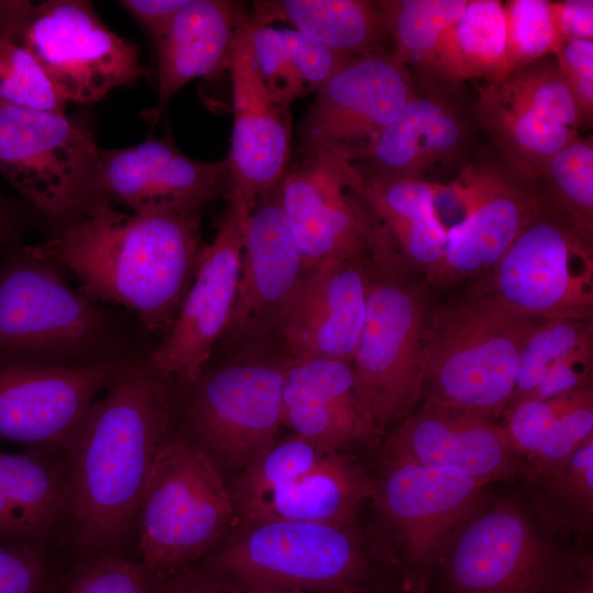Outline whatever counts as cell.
I'll list each match as a JSON object with an SVG mask.
<instances>
[{
	"instance_id": "836d02e7",
	"label": "cell",
	"mask_w": 593,
	"mask_h": 593,
	"mask_svg": "<svg viewBox=\"0 0 593 593\" xmlns=\"http://www.w3.org/2000/svg\"><path fill=\"white\" fill-rule=\"evenodd\" d=\"M545 204L593 243V138L578 136L544 166L537 179Z\"/></svg>"
},
{
	"instance_id": "f1b7e54d",
	"label": "cell",
	"mask_w": 593,
	"mask_h": 593,
	"mask_svg": "<svg viewBox=\"0 0 593 593\" xmlns=\"http://www.w3.org/2000/svg\"><path fill=\"white\" fill-rule=\"evenodd\" d=\"M374 489L359 465L339 451H328L307 474L266 497L244 517L345 527Z\"/></svg>"
},
{
	"instance_id": "ab89813d",
	"label": "cell",
	"mask_w": 593,
	"mask_h": 593,
	"mask_svg": "<svg viewBox=\"0 0 593 593\" xmlns=\"http://www.w3.org/2000/svg\"><path fill=\"white\" fill-rule=\"evenodd\" d=\"M439 184L413 178L360 179L358 191L389 232L432 211Z\"/></svg>"
},
{
	"instance_id": "f35d334b",
	"label": "cell",
	"mask_w": 593,
	"mask_h": 593,
	"mask_svg": "<svg viewBox=\"0 0 593 593\" xmlns=\"http://www.w3.org/2000/svg\"><path fill=\"white\" fill-rule=\"evenodd\" d=\"M159 573L119 552L86 558L83 564L48 593H154Z\"/></svg>"
},
{
	"instance_id": "bcb514c9",
	"label": "cell",
	"mask_w": 593,
	"mask_h": 593,
	"mask_svg": "<svg viewBox=\"0 0 593 593\" xmlns=\"http://www.w3.org/2000/svg\"><path fill=\"white\" fill-rule=\"evenodd\" d=\"M558 495L577 511L590 515L593 502V436L589 437L549 478Z\"/></svg>"
},
{
	"instance_id": "e0dca14e",
	"label": "cell",
	"mask_w": 593,
	"mask_h": 593,
	"mask_svg": "<svg viewBox=\"0 0 593 593\" xmlns=\"http://www.w3.org/2000/svg\"><path fill=\"white\" fill-rule=\"evenodd\" d=\"M415 92L392 53L348 57L316 91L299 125V158L347 159L393 121Z\"/></svg>"
},
{
	"instance_id": "d6986e66",
	"label": "cell",
	"mask_w": 593,
	"mask_h": 593,
	"mask_svg": "<svg viewBox=\"0 0 593 593\" xmlns=\"http://www.w3.org/2000/svg\"><path fill=\"white\" fill-rule=\"evenodd\" d=\"M483 484L461 472L391 456L374 493L418 577V589L481 505Z\"/></svg>"
},
{
	"instance_id": "484cf974",
	"label": "cell",
	"mask_w": 593,
	"mask_h": 593,
	"mask_svg": "<svg viewBox=\"0 0 593 593\" xmlns=\"http://www.w3.org/2000/svg\"><path fill=\"white\" fill-rule=\"evenodd\" d=\"M281 424L327 451L370 443L380 433L351 363L326 358L291 359L282 392Z\"/></svg>"
},
{
	"instance_id": "8992f818",
	"label": "cell",
	"mask_w": 593,
	"mask_h": 593,
	"mask_svg": "<svg viewBox=\"0 0 593 593\" xmlns=\"http://www.w3.org/2000/svg\"><path fill=\"white\" fill-rule=\"evenodd\" d=\"M0 34L36 58L67 102L92 104L149 76L138 45L107 26L88 1H0Z\"/></svg>"
},
{
	"instance_id": "4316f807",
	"label": "cell",
	"mask_w": 593,
	"mask_h": 593,
	"mask_svg": "<svg viewBox=\"0 0 593 593\" xmlns=\"http://www.w3.org/2000/svg\"><path fill=\"white\" fill-rule=\"evenodd\" d=\"M72 517L67 455L0 450V544L53 547L69 540Z\"/></svg>"
},
{
	"instance_id": "4fadbf2b",
	"label": "cell",
	"mask_w": 593,
	"mask_h": 593,
	"mask_svg": "<svg viewBox=\"0 0 593 593\" xmlns=\"http://www.w3.org/2000/svg\"><path fill=\"white\" fill-rule=\"evenodd\" d=\"M472 108L478 126L492 139L497 156L536 182L545 164L580 136L582 127L552 56L483 82Z\"/></svg>"
},
{
	"instance_id": "9c48e42d",
	"label": "cell",
	"mask_w": 593,
	"mask_h": 593,
	"mask_svg": "<svg viewBox=\"0 0 593 593\" xmlns=\"http://www.w3.org/2000/svg\"><path fill=\"white\" fill-rule=\"evenodd\" d=\"M444 593H567L573 566L518 506L479 508L438 567Z\"/></svg>"
},
{
	"instance_id": "277c9868",
	"label": "cell",
	"mask_w": 593,
	"mask_h": 593,
	"mask_svg": "<svg viewBox=\"0 0 593 593\" xmlns=\"http://www.w3.org/2000/svg\"><path fill=\"white\" fill-rule=\"evenodd\" d=\"M542 320L521 315L479 284L429 312L423 391L443 405L494 418L508 405L522 350Z\"/></svg>"
},
{
	"instance_id": "ee69618b",
	"label": "cell",
	"mask_w": 593,
	"mask_h": 593,
	"mask_svg": "<svg viewBox=\"0 0 593 593\" xmlns=\"http://www.w3.org/2000/svg\"><path fill=\"white\" fill-rule=\"evenodd\" d=\"M49 546L0 544V593H48Z\"/></svg>"
},
{
	"instance_id": "ba28073f",
	"label": "cell",
	"mask_w": 593,
	"mask_h": 593,
	"mask_svg": "<svg viewBox=\"0 0 593 593\" xmlns=\"http://www.w3.org/2000/svg\"><path fill=\"white\" fill-rule=\"evenodd\" d=\"M212 564L245 588L309 592L355 593L372 573L346 526L282 519L250 522Z\"/></svg>"
},
{
	"instance_id": "1f68e13d",
	"label": "cell",
	"mask_w": 593,
	"mask_h": 593,
	"mask_svg": "<svg viewBox=\"0 0 593 593\" xmlns=\"http://www.w3.org/2000/svg\"><path fill=\"white\" fill-rule=\"evenodd\" d=\"M253 56L271 97L284 109L316 92L348 58L295 30L258 24L251 35Z\"/></svg>"
},
{
	"instance_id": "d4e9b609",
	"label": "cell",
	"mask_w": 593,
	"mask_h": 593,
	"mask_svg": "<svg viewBox=\"0 0 593 593\" xmlns=\"http://www.w3.org/2000/svg\"><path fill=\"white\" fill-rule=\"evenodd\" d=\"M391 456L450 469L485 482L513 472L507 436L493 418L426 399L391 434Z\"/></svg>"
},
{
	"instance_id": "7a4b0ae2",
	"label": "cell",
	"mask_w": 593,
	"mask_h": 593,
	"mask_svg": "<svg viewBox=\"0 0 593 593\" xmlns=\"http://www.w3.org/2000/svg\"><path fill=\"white\" fill-rule=\"evenodd\" d=\"M97 400L67 454L72 495L69 541L85 558L118 552L163 447L171 411L148 357L122 368Z\"/></svg>"
},
{
	"instance_id": "83f0119b",
	"label": "cell",
	"mask_w": 593,
	"mask_h": 593,
	"mask_svg": "<svg viewBox=\"0 0 593 593\" xmlns=\"http://www.w3.org/2000/svg\"><path fill=\"white\" fill-rule=\"evenodd\" d=\"M250 16L245 4L228 0H189L154 42L157 59L156 120L170 99L197 78L228 68L242 29Z\"/></svg>"
},
{
	"instance_id": "f546056e",
	"label": "cell",
	"mask_w": 593,
	"mask_h": 593,
	"mask_svg": "<svg viewBox=\"0 0 593 593\" xmlns=\"http://www.w3.org/2000/svg\"><path fill=\"white\" fill-rule=\"evenodd\" d=\"M253 15L262 26L280 21L343 56L392 53L376 1H255Z\"/></svg>"
},
{
	"instance_id": "7c38bea8",
	"label": "cell",
	"mask_w": 593,
	"mask_h": 593,
	"mask_svg": "<svg viewBox=\"0 0 593 593\" xmlns=\"http://www.w3.org/2000/svg\"><path fill=\"white\" fill-rule=\"evenodd\" d=\"M99 152L65 113L0 102V174L55 227L89 203Z\"/></svg>"
},
{
	"instance_id": "3957f363",
	"label": "cell",
	"mask_w": 593,
	"mask_h": 593,
	"mask_svg": "<svg viewBox=\"0 0 593 593\" xmlns=\"http://www.w3.org/2000/svg\"><path fill=\"white\" fill-rule=\"evenodd\" d=\"M119 314L76 291L30 246L0 261V371L142 359Z\"/></svg>"
},
{
	"instance_id": "5bb4252c",
	"label": "cell",
	"mask_w": 593,
	"mask_h": 593,
	"mask_svg": "<svg viewBox=\"0 0 593 593\" xmlns=\"http://www.w3.org/2000/svg\"><path fill=\"white\" fill-rule=\"evenodd\" d=\"M291 358L282 354L242 356L190 387L189 426L206 448L246 466L275 441L281 424L282 392Z\"/></svg>"
},
{
	"instance_id": "52a82bcc",
	"label": "cell",
	"mask_w": 593,
	"mask_h": 593,
	"mask_svg": "<svg viewBox=\"0 0 593 593\" xmlns=\"http://www.w3.org/2000/svg\"><path fill=\"white\" fill-rule=\"evenodd\" d=\"M405 266L373 265L363 326L351 366L359 391L381 432L402 422L423 392L430 286Z\"/></svg>"
},
{
	"instance_id": "30bf717a",
	"label": "cell",
	"mask_w": 593,
	"mask_h": 593,
	"mask_svg": "<svg viewBox=\"0 0 593 593\" xmlns=\"http://www.w3.org/2000/svg\"><path fill=\"white\" fill-rule=\"evenodd\" d=\"M360 178L344 159L298 158L280 183L282 209L304 269L327 259L404 264L361 198Z\"/></svg>"
},
{
	"instance_id": "f6af8a7d",
	"label": "cell",
	"mask_w": 593,
	"mask_h": 593,
	"mask_svg": "<svg viewBox=\"0 0 593 593\" xmlns=\"http://www.w3.org/2000/svg\"><path fill=\"white\" fill-rule=\"evenodd\" d=\"M553 57L575 102L582 127L590 126L593 119V40L562 42Z\"/></svg>"
},
{
	"instance_id": "44dd1931",
	"label": "cell",
	"mask_w": 593,
	"mask_h": 593,
	"mask_svg": "<svg viewBox=\"0 0 593 593\" xmlns=\"http://www.w3.org/2000/svg\"><path fill=\"white\" fill-rule=\"evenodd\" d=\"M126 365L0 371V440L67 455L97 395Z\"/></svg>"
},
{
	"instance_id": "2e32d148",
	"label": "cell",
	"mask_w": 593,
	"mask_h": 593,
	"mask_svg": "<svg viewBox=\"0 0 593 593\" xmlns=\"http://www.w3.org/2000/svg\"><path fill=\"white\" fill-rule=\"evenodd\" d=\"M415 92L398 116L347 163L360 179L413 178L460 171L468 163L474 125L460 85L416 77Z\"/></svg>"
},
{
	"instance_id": "6da1fadb",
	"label": "cell",
	"mask_w": 593,
	"mask_h": 593,
	"mask_svg": "<svg viewBox=\"0 0 593 593\" xmlns=\"http://www.w3.org/2000/svg\"><path fill=\"white\" fill-rule=\"evenodd\" d=\"M201 211L126 213L92 200L51 238L30 247L71 272L83 295L125 307L143 329L164 339L205 247Z\"/></svg>"
},
{
	"instance_id": "8fae6325",
	"label": "cell",
	"mask_w": 593,
	"mask_h": 593,
	"mask_svg": "<svg viewBox=\"0 0 593 593\" xmlns=\"http://www.w3.org/2000/svg\"><path fill=\"white\" fill-rule=\"evenodd\" d=\"M474 283L524 316L593 321V243L545 204Z\"/></svg>"
},
{
	"instance_id": "4dcf8cb0",
	"label": "cell",
	"mask_w": 593,
	"mask_h": 593,
	"mask_svg": "<svg viewBox=\"0 0 593 593\" xmlns=\"http://www.w3.org/2000/svg\"><path fill=\"white\" fill-rule=\"evenodd\" d=\"M512 69L503 3L469 0L460 18L441 36L435 77L455 85L470 79L490 82Z\"/></svg>"
},
{
	"instance_id": "681fc988",
	"label": "cell",
	"mask_w": 593,
	"mask_h": 593,
	"mask_svg": "<svg viewBox=\"0 0 593 593\" xmlns=\"http://www.w3.org/2000/svg\"><path fill=\"white\" fill-rule=\"evenodd\" d=\"M189 0H123V5L148 32L152 40L158 38L171 20Z\"/></svg>"
},
{
	"instance_id": "c3c4849f",
	"label": "cell",
	"mask_w": 593,
	"mask_h": 593,
	"mask_svg": "<svg viewBox=\"0 0 593 593\" xmlns=\"http://www.w3.org/2000/svg\"><path fill=\"white\" fill-rule=\"evenodd\" d=\"M550 15L562 42L593 38V1H549Z\"/></svg>"
},
{
	"instance_id": "8d00e7d4",
	"label": "cell",
	"mask_w": 593,
	"mask_h": 593,
	"mask_svg": "<svg viewBox=\"0 0 593 593\" xmlns=\"http://www.w3.org/2000/svg\"><path fill=\"white\" fill-rule=\"evenodd\" d=\"M0 102L55 113H65L67 104L36 58L3 34H0Z\"/></svg>"
},
{
	"instance_id": "816d5d0a",
	"label": "cell",
	"mask_w": 593,
	"mask_h": 593,
	"mask_svg": "<svg viewBox=\"0 0 593 593\" xmlns=\"http://www.w3.org/2000/svg\"><path fill=\"white\" fill-rule=\"evenodd\" d=\"M14 215L10 208L0 199V253L4 250L11 237Z\"/></svg>"
},
{
	"instance_id": "d6a6232c",
	"label": "cell",
	"mask_w": 593,
	"mask_h": 593,
	"mask_svg": "<svg viewBox=\"0 0 593 593\" xmlns=\"http://www.w3.org/2000/svg\"><path fill=\"white\" fill-rule=\"evenodd\" d=\"M469 0H378L392 56L417 77L436 78L435 61L445 31Z\"/></svg>"
},
{
	"instance_id": "f907efd6",
	"label": "cell",
	"mask_w": 593,
	"mask_h": 593,
	"mask_svg": "<svg viewBox=\"0 0 593 593\" xmlns=\"http://www.w3.org/2000/svg\"><path fill=\"white\" fill-rule=\"evenodd\" d=\"M154 593H227V591L213 575L182 568L159 573Z\"/></svg>"
},
{
	"instance_id": "7bdbcfd3",
	"label": "cell",
	"mask_w": 593,
	"mask_h": 593,
	"mask_svg": "<svg viewBox=\"0 0 593 593\" xmlns=\"http://www.w3.org/2000/svg\"><path fill=\"white\" fill-rule=\"evenodd\" d=\"M591 436H593L592 385L583 389L574 403L560 416L542 447L533 458L539 472L551 478Z\"/></svg>"
},
{
	"instance_id": "f5cc1de1",
	"label": "cell",
	"mask_w": 593,
	"mask_h": 593,
	"mask_svg": "<svg viewBox=\"0 0 593 593\" xmlns=\"http://www.w3.org/2000/svg\"><path fill=\"white\" fill-rule=\"evenodd\" d=\"M567 593H593L592 580L589 577H580L572 583Z\"/></svg>"
},
{
	"instance_id": "e575fe53",
	"label": "cell",
	"mask_w": 593,
	"mask_h": 593,
	"mask_svg": "<svg viewBox=\"0 0 593 593\" xmlns=\"http://www.w3.org/2000/svg\"><path fill=\"white\" fill-rule=\"evenodd\" d=\"M326 452L295 434L275 441L245 466L236 482L235 505L245 516L266 497L307 474Z\"/></svg>"
},
{
	"instance_id": "7dc6e473",
	"label": "cell",
	"mask_w": 593,
	"mask_h": 593,
	"mask_svg": "<svg viewBox=\"0 0 593 593\" xmlns=\"http://www.w3.org/2000/svg\"><path fill=\"white\" fill-rule=\"evenodd\" d=\"M593 347L577 351L552 366L525 398L552 399L592 385Z\"/></svg>"
},
{
	"instance_id": "60d3db41",
	"label": "cell",
	"mask_w": 593,
	"mask_h": 593,
	"mask_svg": "<svg viewBox=\"0 0 593 593\" xmlns=\"http://www.w3.org/2000/svg\"><path fill=\"white\" fill-rule=\"evenodd\" d=\"M585 388L552 399L522 398L508 403L502 427L514 452L534 458L557 421Z\"/></svg>"
},
{
	"instance_id": "cb8c5ba5",
	"label": "cell",
	"mask_w": 593,
	"mask_h": 593,
	"mask_svg": "<svg viewBox=\"0 0 593 593\" xmlns=\"http://www.w3.org/2000/svg\"><path fill=\"white\" fill-rule=\"evenodd\" d=\"M280 183L257 197L246 223L236 299L223 335L232 344L251 345L277 331L305 270L282 209Z\"/></svg>"
},
{
	"instance_id": "603a6c76",
	"label": "cell",
	"mask_w": 593,
	"mask_h": 593,
	"mask_svg": "<svg viewBox=\"0 0 593 593\" xmlns=\"http://www.w3.org/2000/svg\"><path fill=\"white\" fill-rule=\"evenodd\" d=\"M373 260L327 259L304 270L277 326L292 360L351 363L363 326Z\"/></svg>"
},
{
	"instance_id": "ffe728a7",
	"label": "cell",
	"mask_w": 593,
	"mask_h": 593,
	"mask_svg": "<svg viewBox=\"0 0 593 593\" xmlns=\"http://www.w3.org/2000/svg\"><path fill=\"white\" fill-rule=\"evenodd\" d=\"M231 189L226 159L194 160L165 135L123 148H100L89 202L103 200L133 213L202 210L211 200L228 197Z\"/></svg>"
},
{
	"instance_id": "5b68a950",
	"label": "cell",
	"mask_w": 593,
	"mask_h": 593,
	"mask_svg": "<svg viewBox=\"0 0 593 593\" xmlns=\"http://www.w3.org/2000/svg\"><path fill=\"white\" fill-rule=\"evenodd\" d=\"M236 505L214 458L187 433L159 452L137 510L138 561L156 573L184 568L226 532Z\"/></svg>"
},
{
	"instance_id": "b9f144b4",
	"label": "cell",
	"mask_w": 593,
	"mask_h": 593,
	"mask_svg": "<svg viewBox=\"0 0 593 593\" xmlns=\"http://www.w3.org/2000/svg\"><path fill=\"white\" fill-rule=\"evenodd\" d=\"M448 228L435 206L426 214L388 232L404 265L437 284L445 264Z\"/></svg>"
},
{
	"instance_id": "ac0fdd59",
	"label": "cell",
	"mask_w": 593,
	"mask_h": 593,
	"mask_svg": "<svg viewBox=\"0 0 593 593\" xmlns=\"http://www.w3.org/2000/svg\"><path fill=\"white\" fill-rule=\"evenodd\" d=\"M250 212L230 201L215 237L205 245L170 332L148 356L149 366L164 380L175 378L192 387L223 337L236 299Z\"/></svg>"
},
{
	"instance_id": "74e56055",
	"label": "cell",
	"mask_w": 593,
	"mask_h": 593,
	"mask_svg": "<svg viewBox=\"0 0 593 593\" xmlns=\"http://www.w3.org/2000/svg\"><path fill=\"white\" fill-rule=\"evenodd\" d=\"M503 8L512 68L556 54L561 41L550 15L549 1L508 0Z\"/></svg>"
},
{
	"instance_id": "7402d4cb",
	"label": "cell",
	"mask_w": 593,
	"mask_h": 593,
	"mask_svg": "<svg viewBox=\"0 0 593 593\" xmlns=\"http://www.w3.org/2000/svg\"><path fill=\"white\" fill-rule=\"evenodd\" d=\"M258 24L250 12L227 68L234 113L226 157L232 178L228 199L250 211L257 197L277 187L291 165L289 110L271 97L253 56L251 35Z\"/></svg>"
},
{
	"instance_id": "d590c367",
	"label": "cell",
	"mask_w": 593,
	"mask_h": 593,
	"mask_svg": "<svg viewBox=\"0 0 593 593\" xmlns=\"http://www.w3.org/2000/svg\"><path fill=\"white\" fill-rule=\"evenodd\" d=\"M591 347H593V321L564 318L540 321L522 350L510 403L528 396L557 362Z\"/></svg>"
},
{
	"instance_id": "9a60e30c",
	"label": "cell",
	"mask_w": 593,
	"mask_h": 593,
	"mask_svg": "<svg viewBox=\"0 0 593 593\" xmlns=\"http://www.w3.org/2000/svg\"><path fill=\"white\" fill-rule=\"evenodd\" d=\"M448 187L460 202L463 216L447 232L440 287L484 278L545 209L538 183L497 154L468 161Z\"/></svg>"
},
{
	"instance_id": "db71d44e",
	"label": "cell",
	"mask_w": 593,
	"mask_h": 593,
	"mask_svg": "<svg viewBox=\"0 0 593 593\" xmlns=\"http://www.w3.org/2000/svg\"><path fill=\"white\" fill-rule=\"evenodd\" d=\"M247 593H309V591L295 590V589H284V588H246Z\"/></svg>"
}]
</instances>
